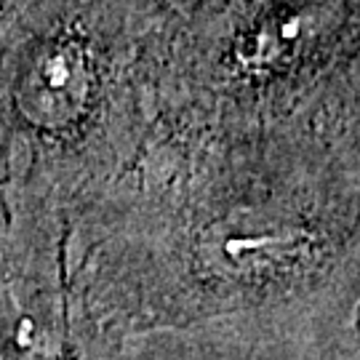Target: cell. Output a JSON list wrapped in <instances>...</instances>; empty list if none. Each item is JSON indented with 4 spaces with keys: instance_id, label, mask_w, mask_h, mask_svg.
I'll list each match as a JSON object with an SVG mask.
<instances>
[{
    "instance_id": "obj_1",
    "label": "cell",
    "mask_w": 360,
    "mask_h": 360,
    "mask_svg": "<svg viewBox=\"0 0 360 360\" xmlns=\"http://www.w3.org/2000/svg\"><path fill=\"white\" fill-rule=\"evenodd\" d=\"M62 221L11 214L0 251V360H110L65 278Z\"/></svg>"
}]
</instances>
